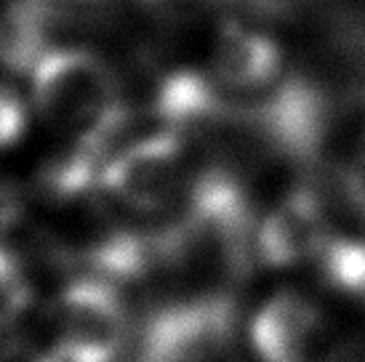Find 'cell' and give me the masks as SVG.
I'll return each mask as SVG.
<instances>
[{"instance_id":"3957f363","label":"cell","mask_w":365,"mask_h":362,"mask_svg":"<svg viewBox=\"0 0 365 362\" xmlns=\"http://www.w3.org/2000/svg\"><path fill=\"white\" fill-rule=\"evenodd\" d=\"M232 317L224 296L165 306L147 322L136 362H211L230 341Z\"/></svg>"},{"instance_id":"7c38bea8","label":"cell","mask_w":365,"mask_h":362,"mask_svg":"<svg viewBox=\"0 0 365 362\" xmlns=\"http://www.w3.org/2000/svg\"><path fill=\"white\" fill-rule=\"evenodd\" d=\"M341 187H344V195L349 205L355 208L360 216H365V150L357 155L352 165L344 171L341 176Z\"/></svg>"},{"instance_id":"30bf717a","label":"cell","mask_w":365,"mask_h":362,"mask_svg":"<svg viewBox=\"0 0 365 362\" xmlns=\"http://www.w3.org/2000/svg\"><path fill=\"white\" fill-rule=\"evenodd\" d=\"M32 301V288L24 280L19 264L0 248V331L16 320Z\"/></svg>"},{"instance_id":"52a82bcc","label":"cell","mask_w":365,"mask_h":362,"mask_svg":"<svg viewBox=\"0 0 365 362\" xmlns=\"http://www.w3.org/2000/svg\"><path fill=\"white\" fill-rule=\"evenodd\" d=\"M280 48L267 35L248 30L240 21H227L216 35L211 67L216 81L232 90H259L277 81Z\"/></svg>"},{"instance_id":"8992f818","label":"cell","mask_w":365,"mask_h":362,"mask_svg":"<svg viewBox=\"0 0 365 362\" xmlns=\"http://www.w3.org/2000/svg\"><path fill=\"white\" fill-rule=\"evenodd\" d=\"M323 320L304 296L280 293L264 304L251 325V343L262 362H312Z\"/></svg>"},{"instance_id":"5bb4252c","label":"cell","mask_w":365,"mask_h":362,"mask_svg":"<svg viewBox=\"0 0 365 362\" xmlns=\"http://www.w3.org/2000/svg\"><path fill=\"white\" fill-rule=\"evenodd\" d=\"M0 362H64L59 354H41L27 343H9L0 349Z\"/></svg>"},{"instance_id":"9c48e42d","label":"cell","mask_w":365,"mask_h":362,"mask_svg":"<svg viewBox=\"0 0 365 362\" xmlns=\"http://www.w3.org/2000/svg\"><path fill=\"white\" fill-rule=\"evenodd\" d=\"M325 280L352 296H365V240L328 234L317 253Z\"/></svg>"},{"instance_id":"7a4b0ae2","label":"cell","mask_w":365,"mask_h":362,"mask_svg":"<svg viewBox=\"0 0 365 362\" xmlns=\"http://www.w3.org/2000/svg\"><path fill=\"white\" fill-rule=\"evenodd\" d=\"M56 354L64 362H115L125 343V306L104 277L70 282L56 301Z\"/></svg>"},{"instance_id":"6da1fadb","label":"cell","mask_w":365,"mask_h":362,"mask_svg":"<svg viewBox=\"0 0 365 362\" xmlns=\"http://www.w3.org/2000/svg\"><path fill=\"white\" fill-rule=\"evenodd\" d=\"M30 75L35 107L53 125L83 133L123 115L115 75L88 51H43L30 67Z\"/></svg>"},{"instance_id":"4fadbf2b","label":"cell","mask_w":365,"mask_h":362,"mask_svg":"<svg viewBox=\"0 0 365 362\" xmlns=\"http://www.w3.org/2000/svg\"><path fill=\"white\" fill-rule=\"evenodd\" d=\"M21 208H24V200H21L19 187L0 179V234L19 222Z\"/></svg>"},{"instance_id":"ba28073f","label":"cell","mask_w":365,"mask_h":362,"mask_svg":"<svg viewBox=\"0 0 365 362\" xmlns=\"http://www.w3.org/2000/svg\"><path fill=\"white\" fill-rule=\"evenodd\" d=\"M155 107L168 128L176 131L216 118L224 110V101L205 78L195 72H179L160 86Z\"/></svg>"},{"instance_id":"5b68a950","label":"cell","mask_w":365,"mask_h":362,"mask_svg":"<svg viewBox=\"0 0 365 362\" xmlns=\"http://www.w3.org/2000/svg\"><path fill=\"white\" fill-rule=\"evenodd\" d=\"M328 234L320 200L312 192H294L262 222L256 253L269 267H291L312 256L317 259Z\"/></svg>"},{"instance_id":"277c9868","label":"cell","mask_w":365,"mask_h":362,"mask_svg":"<svg viewBox=\"0 0 365 362\" xmlns=\"http://www.w3.org/2000/svg\"><path fill=\"white\" fill-rule=\"evenodd\" d=\"M182 136L163 131L112 155L99 184L136 211H158L168 205L182 187Z\"/></svg>"},{"instance_id":"8fae6325","label":"cell","mask_w":365,"mask_h":362,"mask_svg":"<svg viewBox=\"0 0 365 362\" xmlns=\"http://www.w3.org/2000/svg\"><path fill=\"white\" fill-rule=\"evenodd\" d=\"M24 125H27V115L19 96L11 88L0 86V150H6L19 139L24 133Z\"/></svg>"}]
</instances>
